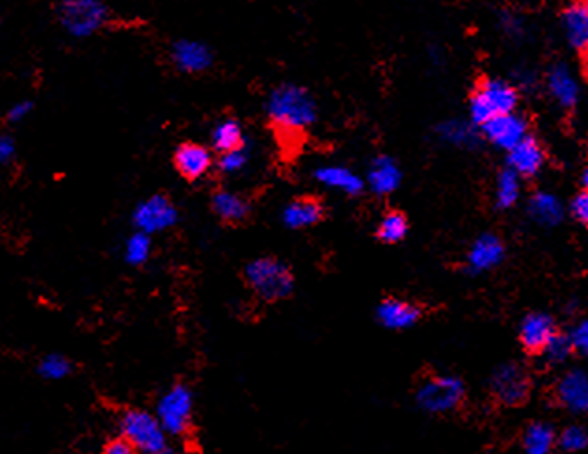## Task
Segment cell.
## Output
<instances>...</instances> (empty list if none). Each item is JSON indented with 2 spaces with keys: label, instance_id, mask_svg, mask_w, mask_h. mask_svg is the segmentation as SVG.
<instances>
[{
  "label": "cell",
  "instance_id": "cell-1",
  "mask_svg": "<svg viewBox=\"0 0 588 454\" xmlns=\"http://www.w3.org/2000/svg\"><path fill=\"white\" fill-rule=\"evenodd\" d=\"M271 123L285 134H302L317 122V103L299 84H280L267 101Z\"/></svg>",
  "mask_w": 588,
  "mask_h": 454
},
{
  "label": "cell",
  "instance_id": "cell-2",
  "mask_svg": "<svg viewBox=\"0 0 588 454\" xmlns=\"http://www.w3.org/2000/svg\"><path fill=\"white\" fill-rule=\"evenodd\" d=\"M110 10L103 0H60L54 17L71 38H92L110 23Z\"/></svg>",
  "mask_w": 588,
  "mask_h": 454
},
{
  "label": "cell",
  "instance_id": "cell-3",
  "mask_svg": "<svg viewBox=\"0 0 588 454\" xmlns=\"http://www.w3.org/2000/svg\"><path fill=\"white\" fill-rule=\"evenodd\" d=\"M248 287L264 302H280L294 289V276L289 265L276 258H257L244 268Z\"/></svg>",
  "mask_w": 588,
  "mask_h": 454
},
{
  "label": "cell",
  "instance_id": "cell-4",
  "mask_svg": "<svg viewBox=\"0 0 588 454\" xmlns=\"http://www.w3.org/2000/svg\"><path fill=\"white\" fill-rule=\"evenodd\" d=\"M120 434L140 454H159L168 447V434L155 413L133 408L120 417Z\"/></svg>",
  "mask_w": 588,
  "mask_h": 454
},
{
  "label": "cell",
  "instance_id": "cell-5",
  "mask_svg": "<svg viewBox=\"0 0 588 454\" xmlns=\"http://www.w3.org/2000/svg\"><path fill=\"white\" fill-rule=\"evenodd\" d=\"M194 406L192 389L185 384H173L161 395L155 415L168 436L179 438L188 434L192 429Z\"/></svg>",
  "mask_w": 588,
  "mask_h": 454
},
{
  "label": "cell",
  "instance_id": "cell-6",
  "mask_svg": "<svg viewBox=\"0 0 588 454\" xmlns=\"http://www.w3.org/2000/svg\"><path fill=\"white\" fill-rule=\"evenodd\" d=\"M465 396V386L458 377L434 375L425 378L416 389V404L430 413L444 415L455 412Z\"/></svg>",
  "mask_w": 588,
  "mask_h": 454
},
{
  "label": "cell",
  "instance_id": "cell-7",
  "mask_svg": "<svg viewBox=\"0 0 588 454\" xmlns=\"http://www.w3.org/2000/svg\"><path fill=\"white\" fill-rule=\"evenodd\" d=\"M516 104L518 92L512 84L499 78H490L481 84L472 101H469V114H472L473 125L482 127L495 116L514 112Z\"/></svg>",
  "mask_w": 588,
  "mask_h": 454
},
{
  "label": "cell",
  "instance_id": "cell-8",
  "mask_svg": "<svg viewBox=\"0 0 588 454\" xmlns=\"http://www.w3.org/2000/svg\"><path fill=\"white\" fill-rule=\"evenodd\" d=\"M178 207H175L173 202L164 194H153L145 197L133 213V223L136 232H142L150 237L171 230V227L178 223Z\"/></svg>",
  "mask_w": 588,
  "mask_h": 454
},
{
  "label": "cell",
  "instance_id": "cell-9",
  "mask_svg": "<svg viewBox=\"0 0 588 454\" xmlns=\"http://www.w3.org/2000/svg\"><path fill=\"white\" fill-rule=\"evenodd\" d=\"M492 395L503 406H519L528 395V377L518 363H505L495 368L490 380Z\"/></svg>",
  "mask_w": 588,
  "mask_h": 454
},
{
  "label": "cell",
  "instance_id": "cell-10",
  "mask_svg": "<svg viewBox=\"0 0 588 454\" xmlns=\"http://www.w3.org/2000/svg\"><path fill=\"white\" fill-rule=\"evenodd\" d=\"M421 315L423 311L418 304L397 296L384 298L376 307L378 324L391 331H404L414 328L421 321Z\"/></svg>",
  "mask_w": 588,
  "mask_h": 454
},
{
  "label": "cell",
  "instance_id": "cell-11",
  "mask_svg": "<svg viewBox=\"0 0 588 454\" xmlns=\"http://www.w3.org/2000/svg\"><path fill=\"white\" fill-rule=\"evenodd\" d=\"M213 164V151L198 141H185L173 153V166L187 181H199L211 172Z\"/></svg>",
  "mask_w": 588,
  "mask_h": 454
},
{
  "label": "cell",
  "instance_id": "cell-12",
  "mask_svg": "<svg viewBox=\"0 0 588 454\" xmlns=\"http://www.w3.org/2000/svg\"><path fill=\"white\" fill-rule=\"evenodd\" d=\"M556 399L561 406L574 413H588V368H570L556 384Z\"/></svg>",
  "mask_w": 588,
  "mask_h": 454
},
{
  "label": "cell",
  "instance_id": "cell-13",
  "mask_svg": "<svg viewBox=\"0 0 588 454\" xmlns=\"http://www.w3.org/2000/svg\"><path fill=\"white\" fill-rule=\"evenodd\" d=\"M484 136L495 148L510 151L523 138H527V122L514 112L495 116L486 125H482Z\"/></svg>",
  "mask_w": 588,
  "mask_h": 454
},
{
  "label": "cell",
  "instance_id": "cell-14",
  "mask_svg": "<svg viewBox=\"0 0 588 454\" xmlns=\"http://www.w3.org/2000/svg\"><path fill=\"white\" fill-rule=\"evenodd\" d=\"M170 56L175 68L190 75L207 71L215 60L211 49L205 43L194 40H181L178 43H173Z\"/></svg>",
  "mask_w": 588,
  "mask_h": 454
},
{
  "label": "cell",
  "instance_id": "cell-15",
  "mask_svg": "<svg viewBox=\"0 0 588 454\" xmlns=\"http://www.w3.org/2000/svg\"><path fill=\"white\" fill-rule=\"evenodd\" d=\"M505 258V244L497 235H481L467 251V270L472 274H482L497 265H501Z\"/></svg>",
  "mask_w": 588,
  "mask_h": 454
},
{
  "label": "cell",
  "instance_id": "cell-16",
  "mask_svg": "<svg viewBox=\"0 0 588 454\" xmlns=\"http://www.w3.org/2000/svg\"><path fill=\"white\" fill-rule=\"evenodd\" d=\"M322 218H325V205H322L317 197H294L290 200L283 211H281V222L289 230H308V227L317 225Z\"/></svg>",
  "mask_w": 588,
  "mask_h": 454
},
{
  "label": "cell",
  "instance_id": "cell-17",
  "mask_svg": "<svg viewBox=\"0 0 588 454\" xmlns=\"http://www.w3.org/2000/svg\"><path fill=\"white\" fill-rule=\"evenodd\" d=\"M544 160L546 157L542 146L531 136L523 138L509 151V168L514 169L519 177L537 176L544 166Z\"/></svg>",
  "mask_w": 588,
  "mask_h": 454
},
{
  "label": "cell",
  "instance_id": "cell-18",
  "mask_svg": "<svg viewBox=\"0 0 588 454\" xmlns=\"http://www.w3.org/2000/svg\"><path fill=\"white\" fill-rule=\"evenodd\" d=\"M555 333V321L547 313L527 315L519 326V340L528 352H542Z\"/></svg>",
  "mask_w": 588,
  "mask_h": 454
},
{
  "label": "cell",
  "instance_id": "cell-19",
  "mask_svg": "<svg viewBox=\"0 0 588 454\" xmlns=\"http://www.w3.org/2000/svg\"><path fill=\"white\" fill-rule=\"evenodd\" d=\"M315 179L322 186L339 190L346 195H360L365 190V181L346 166H337V164L320 166L315 169Z\"/></svg>",
  "mask_w": 588,
  "mask_h": 454
},
{
  "label": "cell",
  "instance_id": "cell-20",
  "mask_svg": "<svg viewBox=\"0 0 588 454\" xmlns=\"http://www.w3.org/2000/svg\"><path fill=\"white\" fill-rule=\"evenodd\" d=\"M402 183V172L391 157H376L369 168L367 185L376 195H390Z\"/></svg>",
  "mask_w": 588,
  "mask_h": 454
},
{
  "label": "cell",
  "instance_id": "cell-21",
  "mask_svg": "<svg viewBox=\"0 0 588 454\" xmlns=\"http://www.w3.org/2000/svg\"><path fill=\"white\" fill-rule=\"evenodd\" d=\"M547 90H549L551 97L565 108H572L579 97L577 80L572 75L570 68H566L563 64L551 68V71L547 75Z\"/></svg>",
  "mask_w": 588,
  "mask_h": 454
},
{
  "label": "cell",
  "instance_id": "cell-22",
  "mask_svg": "<svg viewBox=\"0 0 588 454\" xmlns=\"http://www.w3.org/2000/svg\"><path fill=\"white\" fill-rule=\"evenodd\" d=\"M211 207L215 214L225 223L244 222L250 214V204L246 197L231 190H216L213 194Z\"/></svg>",
  "mask_w": 588,
  "mask_h": 454
},
{
  "label": "cell",
  "instance_id": "cell-23",
  "mask_svg": "<svg viewBox=\"0 0 588 454\" xmlns=\"http://www.w3.org/2000/svg\"><path fill=\"white\" fill-rule=\"evenodd\" d=\"M565 32L572 47L588 49V0H577L570 5L563 17Z\"/></svg>",
  "mask_w": 588,
  "mask_h": 454
},
{
  "label": "cell",
  "instance_id": "cell-24",
  "mask_svg": "<svg viewBox=\"0 0 588 454\" xmlns=\"http://www.w3.org/2000/svg\"><path fill=\"white\" fill-rule=\"evenodd\" d=\"M528 214L533 216L537 223L553 227L561 223L565 216V207L556 195L549 192H538L531 197V202H528Z\"/></svg>",
  "mask_w": 588,
  "mask_h": 454
},
{
  "label": "cell",
  "instance_id": "cell-25",
  "mask_svg": "<svg viewBox=\"0 0 588 454\" xmlns=\"http://www.w3.org/2000/svg\"><path fill=\"white\" fill-rule=\"evenodd\" d=\"M211 146L213 150L222 155L225 151L239 150L244 146V132L237 120H222L211 132Z\"/></svg>",
  "mask_w": 588,
  "mask_h": 454
},
{
  "label": "cell",
  "instance_id": "cell-26",
  "mask_svg": "<svg viewBox=\"0 0 588 454\" xmlns=\"http://www.w3.org/2000/svg\"><path fill=\"white\" fill-rule=\"evenodd\" d=\"M409 232V223L404 213L400 211H388L380 218L376 225V237L384 244H399L406 239Z\"/></svg>",
  "mask_w": 588,
  "mask_h": 454
},
{
  "label": "cell",
  "instance_id": "cell-27",
  "mask_svg": "<svg viewBox=\"0 0 588 454\" xmlns=\"http://www.w3.org/2000/svg\"><path fill=\"white\" fill-rule=\"evenodd\" d=\"M555 440V431L547 422H533L523 434V450L525 454H549Z\"/></svg>",
  "mask_w": 588,
  "mask_h": 454
},
{
  "label": "cell",
  "instance_id": "cell-28",
  "mask_svg": "<svg viewBox=\"0 0 588 454\" xmlns=\"http://www.w3.org/2000/svg\"><path fill=\"white\" fill-rule=\"evenodd\" d=\"M519 194H521L519 176L510 168L503 169L495 183V205L499 209H510L519 200Z\"/></svg>",
  "mask_w": 588,
  "mask_h": 454
},
{
  "label": "cell",
  "instance_id": "cell-29",
  "mask_svg": "<svg viewBox=\"0 0 588 454\" xmlns=\"http://www.w3.org/2000/svg\"><path fill=\"white\" fill-rule=\"evenodd\" d=\"M153 242L152 237L142 232H134L124 244V259L131 267H142L152 258Z\"/></svg>",
  "mask_w": 588,
  "mask_h": 454
},
{
  "label": "cell",
  "instance_id": "cell-30",
  "mask_svg": "<svg viewBox=\"0 0 588 454\" xmlns=\"http://www.w3.org/2000/svg\"><path fill=\"white\" fill-rule=\"evenodd\" d=\"M73 371V363L69 361V358H66L64 354H47L40 359L38 363V375L43 380H51V382H58V380H64L71 375Z\"/></svg>",
  "mask_w": 588,
  "mask_h": 454
},
{
  "label": "cell",
  "instance_id": "cell-31",
  "mask_svg": "<svg viewBox=\"0 0 588 454\" xmlns=\"http://www.w3.org/2000/svg\"><path fill=\"white\" fill-rule=\"evenodd\" d=\"M439 136L453 146L469 148L477 144L479 134L475 132V127L465 122H447L439 127Z\"/></svg>",
  "mask_w": 588,
  "mask_h": 454
},
{
  "label": "cell",
  "instance_id": "cell-32",
  "mask_svg": "<svg viewBox=\"0 0 588 454\" xmlns=\"http://www.w3.org/2000/svg\"><path fill=\"white\" fill-rule=\"evenodd\" d=\"M572 352H574V349H572V343H570V337L568 335H561V333H555L549 339V343L542 350L546 361L551 363V365H561V363H565L570 358Z\"/></svg>",
  "mask_w": 588,
  "mask_h": 454
},
{
  "label": "cell",
  "instance_id": "cell-33",
  "mask_svg": "<svg viewBox=\"0 0 588 454\" xmlns=\"http://www.w3.org/2000/svg\"><path fill=\"white\" fill-rule=\"evenodd\" d=\"M558 445L566 452H581L588 447V431L579 427V424H572L558 436Z\"/></svg>",
  "mask_w": 588,
  "mask_h": 454
},
{
  "label": "cell",
  "instance_id": "cell-34",
  "mask_svg": "<svg viewBox=\"0 0 588 454\" xmlns=\"http://www.w3.org/2000/svg\"><path fill=\"white\" fill-rule=\"evenodd\" d=\"M246 164H248V151L244 150V146L239 150L225 151L218 159V168L227 176H234V174L243 172Z\"/></svg>",
  "mask_w": 588,
  "mask_h": 454
},
{
  "label": "cell",
  "instance_id": "cell-35",
  "mask_svg": "<svg viewBox=\"0 0 588 454\" xmlns=\"http://www.w3.org/2000/svg\"><path fill=\"white\" fill-rule=\"evenodd\" d=\"M570 343L574 352L588 358V319L579 321L570 331Z\"/></svg>",
  "mask_w": 588,
  "mask_h": 454
},
{
  "label": "cell",
  "instance_id": "cell-36",
  "mask_svg": "<svg viewBox=\"0 0 588 454\" xmlns=\"http://www.w3.org/2000/svg\"><path fill=\"white\" fill-rule=\"evenodd\" d=\"M32 112H34V103L31 99L17 101L6 110V122L17 125V123L24 122L28 116H31Z\"/></svg>",
  "mask_w": 588,
  "mask_h": 454
},
{
  "label": "cell",
  "instance_id": "cell-37",
  "mask_svg": "<svg viewBox=\"0 0 588 454\" xmlns=\"http://www.w3.org/2000/svg\"><path fill=\"white\" fill-rule=\"evenodd\" d=\"M501 28H503V32L512 40H519L523 36V21L516 14L505 12L501 15Z\"/></svg>",
  "mask_w": 588,
  "mask_h": 454
},
{
  "label": "cell",
  "instance_id": "cell-38",
  "mask_svg": "<svg viewBox=\"0 0 588 454\" xmlns=\"http://www.w3.org/2000/svg\"><path fill=\"white\" fill-rule=\"evenodd\" d=\"M17 155V141L12 134H0V166L10 164Z\"/></svg>",
  "mask_w": 588,
  "mask_h": 454
},
{
  "label": "cell",
  "instance_id": "cell-39",
  "mask_svg": "<svg viewBox=\"0 0 588 454\" xmlns=\"http://www.w3.org/2000/svg\"><path fill=\"white\" fill-rule=\"evenodd\" d=\"M572 213L574 216L588 227V192H581L579 195H575V200L572 202Z\"/></svg>",
  "mask_w": 588,
  "mask_h": 454
},
{
  "label": "cell",
  "instance_id": "cell-40",
  "mask_svg": "<svg viewBox=\"0 0 588 454\" xmlns=\"http://www.w3.org/2000/svg\"><path fill=\"white\" fill-rule=\"evenodd\" d=\"M101 454H140L136 449H133L125 440H114L110 441Z\"/></svg>",
  "mask_w": 588,
  "mask_h": 454
},
{
  "label": "cell",
  "instance_id": "cell-41",
  "mask_svg": "<svg viewBox=\"0 0 588 454\" xmlns=\"http://www.w3.org/2000/svg\"><path fill=\"white\" fill-rule=\"evenodd\" d=\"M583 185H584V190L588 192V169L583 174Z\"/></svg>",
  "mask_w": 588,
  "mask_h": 454
},
{
  "label": "cell",
  "instance_id": "cell-42",
  "mask_svg": "<svg viewBox=\"0 0 588 454\" xmlns=\"http://www.w3.org/2000/svg\"><path fill=\"white\" fill-rule=\"evenodd\" d=\"M159 454H179V452H178V450H171V449H168V447H166V449H164V450H161Z\"/></svg>",
  "mask_w": 588,
  "mask_h": 454
}]
</instances>
